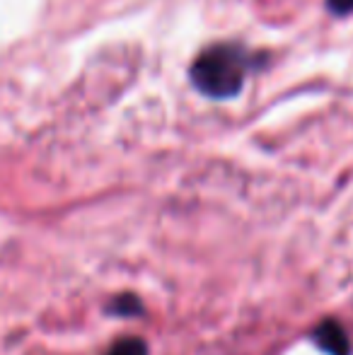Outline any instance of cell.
I'll return each mask as SVG.
<instances>
[{
  "mask_svg": "<svg viewBox=\"0 0 353 355\" xmlns=\"http://www.w3.org/2000/svg\"><path fill=\"white\" fill-rule=\"evenodd\" d=\"M252 56L237 44H216L208 46L193 61L189 78L201 94L211 99H232L245 87Z\"/></svg>",
  "mask_w": 353,
  "mask_h": 355,
  "instance_id": "cell-1",
  "label": "cell"
},
{
  "mask_svg": "<svg viewBox=\"0 0 353 355\" xmlns=\"http://www.w3.org/2000/svg\"><path fill=\"white\" fill-rule=\"evenodd\" d=\"M312 341L327 355H351V343L344 327L336 319H325L320 327L312 331Z\"/></svg>",
  "mask_w": 353,
  "mask_h": 355,
  "instance_id": "cell-2",
  "label": "cell"
},
{
  "mask_svg": "<svg viewBox=\"0 0 353 355\" xmlns=\"http://www.w3.org/2000/svg\"><path fill=\"white\" fill-rule=\"evenodd\" d=\"M109 314H117V317H136V314H143V302L138 300V295L133 293H123L117 295L112 300V304L107 307Z\"/></svg>",
  "mask_w": 353,
  "mask_h": 355,
  "instance_id": "cell-3",
  "label": "cell"
},
{
  "mask_svg": "<svg viewBox=\"0 0 353 355\" xmlns=\"http://www.w3.org/2000/svg\"><path fill=\"white\" fill-rule=\"evenodd\" d=\"M107 355H148V343L138 336H126L114 343Z\"/></svg>",
  "mask_w": 353,
  "mask_h": 355,
  "instance_id": "cell-4",
  "label": "cell"
},
{
  "mask_svg": "<svg viewBox=\"0 0 353 355\" xmlns=\"http://www.w3.org/2000/svg\"><path fill=\"white\" fill-rule=\"evenodd\" d=\"M327 5H329V10H332V12H336V15L353 12V0H327Z\"/></svg>",
  "mask_w": 353,
  "mask_h": 355,
  "instance_id": "cell-5",
  "label": "cell"
}]
</instances>
